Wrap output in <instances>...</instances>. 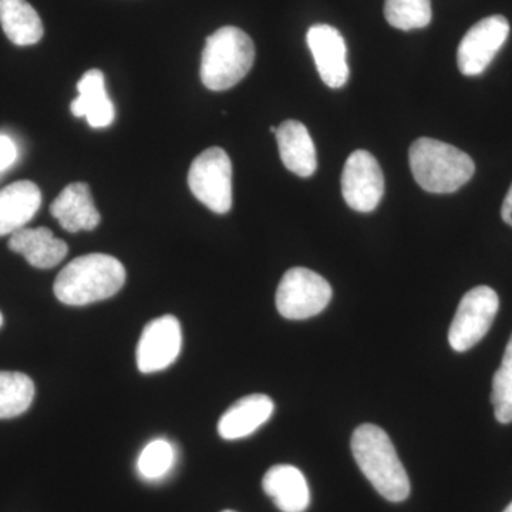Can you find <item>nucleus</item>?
Masks as SVG:
<instances>
[{"label":"nucleus","mask_w":512,"mask_h":512,"mask_svg":"<svg viewBox=\"0 0 512 512\" xmlns=\"http://www.w3.org/2000/svg\"><path fill=\"white\" fill-rule=\"evenodd\" d=\"M183 348V330L173 315L151 320L137 346V366L144 375L161 372L173 365Z\"/></svg>","instance_id":"obj_10"},{"label":"nucleus","mask_w":512,"mask_h":512,"mask_svg":"<svg viewBox=\"0 0 512 512\" xmlns=\"http://www.w3.org/2000/svg\"><path fill=\"white\" fill-rule=\"evenodd\" d=\"M255 46L244 30L225 26L207 37L201 59L202 84L212 92L237 86L254 66Z\"/></svg>","instance_id":"obj_4"},{"label":"nucleus","mask_w":512,"mask_h":512,"mask_svg":"<svg viewBox=\"0 0 512 512\" xmlns=\"http://www.w3.org/2000/svg\"><path fill=\"white\" fill-rule=\"evenodd\" d=\"M42 192L32 181H15L0 190V237L15 234L35 217Z\"/></svg>","instance_id":"obj_15"},{"label":"nucleus","mask_w":512,"mask_h":512,"mask_svg":"<svg viewBox=\"0 0 512 512\" xmlns=\"http://www.w3.org/2000/svg\"><path fill=\"white\" fill-rule=\"evenodd\" d=\"M332 301V286L311 269L292 268L276 291V308L284 318L303 320L325 311Z\"/></svg>","instance_id":"obj_6"},{"label":"nucleus","mask_w":512,"mask_h":512,"mask_svg":"<svg viewBox=\"0 0 512 512\" xmlns=\"http://www.w3.org/2000/svg\"><path fill=\"white\" fill-rule=\"evenodd\" d=\"M342 194L346 204L357 212H372L384 194L382 167L369 151L350 154L342 173Z\"/></svg>","instance_id":"obj_9"},{"label":"nucleus","mask_w":512,"mask_h":512,"mask_svg":"<svg viewBox=\"0 0 512 512\" xmlns=\"http://www.w3.org/2000/svg\"><path fill=\"white\" fill-rule=\"evenodd\" d=\"M384 18L404 32L426 28L433 18L431 0H384Z\"/></svg>","instance_id":"obj_21"},{"label":"nucleus","mask_w":512,"mask_h":512,"mask_svg":"<svg viewBox=\"0 0 512 512\" xmlns=\"http://www.w3.org/2000/svg\"><path fill=\"white\" fill-rule=\"evenodd\" d=\"M222 512H235V511L227 510V511H222Z\"/></svg>","instance_id":"obj_28"},{"label":"nucleus","mask_w":512,"mask_h":512,"mask_svg":"<svg viewBox=\"0 0 512 512\" xmlns=\"http://www.w3.org/2000/svg\"><path fill=\"white\" fill-rule=\"evenodd\" d=\"M262 488L282 512H305L311 504L308 481L299 468L288 464L269 468Z\"/></svg>","instance_id":"obj_16"},{"label":"nucleus","mask_w":512,"mask_h":512,"mask_svg":"<svg viewBox=\"0 0 512 512\" xmlns=\"http://www.w3.org/2000/svg\"><path fill=\"white\" fill-rule=\"evenodd\" d=\"M504 512H512V503L505 508Z\"/></svg>","instance_id":"obj_26"},{"label":"nucleus","mask_w":512,"mask_h":512,"mask_svg":"<svg viewBox=\"0 0 512 512\" xmlns=\"http://www.w3.org/2000/svg\"><path fill=\"white\" fill-rule=\"evenodd\" d=\"M18 150L12 138L8 136H0V171L6 170L16 161Z\"/></svg>","instance_id":"obj_24"},{"label":"nucleus","mask_w":512,"mask_h":512,"mask_svg":"<svg viewBox=\"0 0 512 512\" xmlns=\"http://www.w3.org/2000/svg\"><path fill=\"white\" fill-rule=\"evenodd\" d=\"M491 403L495 419L500 423H512V336L505 349L500 369L495 372Z\"/></svg>","instance_id":"obj_23"},{"label":"nucleus","mask_w":512,"mask_h":512,"mask_svg":"<svg viewBox=\"0 0 512 512\" xmlns=\"http://www.w3.org/2000/svg\"><path fill=\"white\" fill-rule=\"evenodd\" d=\"M126 278V268L114 256L83 255L64 266L53 291L64 305L86 306L119 293Z\"/></svg>","instance_id":"obj_1"},{"label":"nucleus","mask_w":512,"mask_h":512,"mask_svg":"<svg viewBox=\"0 0 512 512\" xmlns=\"http://www.w3.org/2000/svg\"><path fill=\"white\" fill-rule=\"evenodd\" d=\"M510 35V23L501 15L477 22L460 42L457 64L464 76H480L504 46Z\"/></svg>","instance_id":"obj_8"},{"label":"nucleus","mask_w":512,"mask_h":512,"mask_svg":"<svg viewBox=\"0 0 512 512\" xmlns=\"http://www.w3.org/2000/svg\"><path fill=\"white\" fill-rule=\"evenodd\" d=\"M50 212L67 232L93 231L101 215L94 205L92 192L86 183L67 185L50 205Z\"/></svg>","instance_id":"obj_12"},{"label":"nucleus","mask_w":512,"mask_h":512,"mask_svg":"<svg viewBox=\"0 0 512 512\" xmlns=\"http://www.w3.org/2000/svg\"><path fill=\"white\" fill-rule=\"evenodd\" d=\"M3 325V315L2 312H0V328H2Z\"/></svg>","instance_id":"obj_27"},{"label":"nucleus","mask_w":512,"mask_h":512,"mask_svg":"<svg viewBox=\"0 0 512 512\" xmlns=\"http://www.w3.org/2000/svg\"><path fill=\"white\" fill-rule=\"evenodd\" d=\"M35 399V383L19 372H0V419L28 412Z\"/></svg>","instance_id":"obj_20"},{"label":"nucleus","mask_w":512,"mask_h":512,"mask_svg":"<svg viewBox=\"0 0 512 512\" xmlns=\"http://www.w3.org/2000/svg\"><path fill=\"white\" fill-rule=\"evenodd\" d=\"M175 450L170 441L157 439L150 441L141 451L137 460V471L144 480L157 481L173 470Z\"/></svg>","instance_id":"obj_22"},{"label":"nucleus","mask_w":512,"mask_h":512,"mask_svg":"<svg viewBox=\"0 0 512 512\" xmlns=\"http://www.w3.org/2000/svg\"><path fill=\"white\" fill-rule=\"evenodd\" d=\"M79 97L72 101L70 110L74 117H86L93 128L109 127L114 121V106L106 92L104 74L99 69H92L83 74L77 83Z\"/></svg>","instance_id":"obj_18"},{"label":"nucleus","mask_w":512,"mask_h":512,"mask_svg":"<svg viewBox=\"0 0 512 512\" xmlns=\"http://www.w3.org/2000/svg\"><path fill=\"white\" fill-rule=\"evenodd\" d=\"M306 42L323 83L330 89H342L349 80L348 49L342 33L330 25H313Z\"/></svg>","instance_id":"obj_11"},{"label":"nucleus","mask_w":512,"mask_h":512,"mask_svg":"<svg viewBox=\"0 0 512 512\" xmlns=\"http://www.w3.org/2000/svg\"><path fill=\"white\" fill-rule=\"evenodd\" d=\"M279 156L291 173L308 178L318 168V157L308 128L301 121H284L276 130Z\"/></svg>","instance_id":"obj_14"},{"label":"nucleus","mask_w":512,"mask_h":512,"mask_svg":"<svg viewBox=\"0 0 512 512\" xmlns=\"http://www.w3.org/2000/svg\"><path fill=\"white\" fill-rule=\"evenodd\" d=\"M0 25L16 46H32L45 33L42 19L28 0H0Z\"/></svg>","instance_id":"obj_19"},{"label":"nucleus","mask_w":512,"mask_h":512,"mask_svg":"<svg viewBox=\"0 0 512 512\" xmlns=\"http://www.w3.org/2000/svg\"><path fill=\"white\" fill-rule=\"evenodd\" d=\"M275 404L265 394L242 397L222 414L218 433L224 440H239L254 434L274 414Z\"/></svg>","instance_id":"obj_13"},{"label":"nucleus","mask_w":512,"mask_h":512,"mask_svg":"<svg viewBox=\"0 0 512 512\" xmlns=\"http://www.w3.org/2000/svg\"><path fill=\"white\" fill-rule=\"evenodd\" d=\"M501 217H503V220L512 227V184L507 195H505L503 208H501Z\"/></svg>","instance_id":"obj_25"},{"label":"nucleus","mask_w":512,"mask_h":512,"mask_svg":"<svg viewBox=\"0 0 512 512\" xmlns=\"http://www.w3.org/2000/svg\"><path fill=\"white\" fill-rule=\"evenodd\" d=\"M8 245L10 251L25 256L30 265L39 269L55 268L69 252L66 242L45 227L19 229Z\"/></svg>","instance_id":"obj_17"},{"label":"nucleus","mask_w":512,"mask_h":512,"mask_svg":"<svg viewBox=\"0 0 512 512\" xmlns=\"http://www.w3.org/2000/svg\"><path fill=\"white\" fill-rule=\"evenodd\" d=\"M188 185L194 197L215 214L232 207V163L221 147H210L192 161Z\"/></svg>","instance_id":"obj_5"},{"label":"nucleus","mask_w":512,"mask_h":512,"mask_svg":"<svg viewBox=\"0 0 512 512\" xmlns=\"http://www.w3.org/2000/svg\"><path fill=\"white\" fill-rule=\"evenodd\" d=\"M352 453L357 466L383 498L402 503L409 497V476L386 431L375 424L357 427L352 436Z\"/></svg>","instance_id":"obj_2"},{"label":"nucleus","mask_w":512,"mask_h":512,"mask_svg":"<svg viewBox=\"0 0 512 512\" xmlns=\"http://www.w3.org/2000/svg\"><path fill=\"white\" fill-rule=\"evenodd\" d=\"M500 308L497 292L490 286H477L461 299L448 332V342L458 353L467 352L483 340L493 326Z\"/></svg>","instance_id":"obj_7"},{"label":"nucleus","mask_w":512,"mask_h":512,"mask_svg":"<svg viewBox=\"0 0 512 512\" xmlns=\"http://www.w3.org/2000/svg\"><path fill=\"white\" fill-rule=\"evenodd\" d=\"M409 163L416 183L433 194L456 192L476 173V164L468 154L429 137L414 141Z\"/></svg>","instance_id":"obj_3"}]
</instances>
